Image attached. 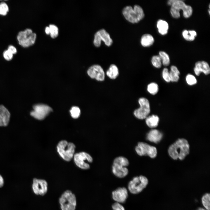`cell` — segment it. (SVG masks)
I'll list each match as a JSON object with an SVG mask.
<instances>
[{"label": "cell", "mask_w": 210, "mask_h": 210, "mask_svg": "<svg viewBox=\"0 0 210 210\" xmlns=\"http://www.w3.org/2000/svg\"><path fill=\"white\" fill-rule=\"evenodd\" d=\"M208 12L209 13V15H210V9H209L208 10Z\"/></svg>", "instance_id": "cell-43"}, {"label": "cell", "mask_w": 210, "mask_h": 210, "mask_svg": "<svg viewBox=\"0 0 210 210\" xmlns=\"http://www.w3.org/2000/svg\"><path fill=\"white\" fill-rule=\"evenodd\" d=\"M162 133L157 130H151L147 134V139L149 141L155 143L159 142L162 138Z\"/></svg>", "instance_id": "cell-18"}, {"label": "cell", "mask_w": 210, "mask_h": 210, "mask_svg": "<svg viewBox=\"0 0 210 210\" xmlns=\"http://www.w3.org/2000/svg\"><path fill=\"white\" fill-rule=\"evenodd\" d=\"M103 41L107 46H110L113 43V40L109 34L104 29L97 31L94 35L93 43L97 47H99Z\"/></svg>", "instance_id": "cell-11"}, {"label": "cell", "mask_w": 210, "mask_h": 210, "mask_svg": "<svg viewBox=\"0 0 210 210\" xmlns=\"http://www.w3.org/2000/svg\"><path fill=\"white\" fill-rule=\"evenodd\" d=\"M36 37V34L32 29H27L18 33L17 38L20 45L24 47H27L34 43Z\"/></svg>", "instance_id": "cell-7"}, {"label": "cell", "mask_w": 210, "mask_h": 210, "mask_svg": "<svg viewBox=\"0 0 210 210\" xmlns=\"http://www.w3.org/2000/svg\"><path fill=\"white\" fill-rule=\"evenodd\" d=\"M74 157V162L78 167L85 170L90 168L88 162H92V158L89 154L85 152H81L75 154Z\"/></svg>", "instance_id": "cell-10"}, {"label": "cell", "mask_w": 210, "mask_h": 210, "mask_svg": "<svg viewBox=\"0 0 210 210\" xmlns=\"http://www.w3.org/2000/svg\"><path fill=\"white\" fill-rule=\"evenodd\" d=\"M170 13L172 17L174 18H178L180 17V11L173 7L171 8Z\"/></svg>", "instance_id": "cell-36"}, {"label": "cell", "mask_w": 210, "mask_h": 210, "mask_svg": "<svg viewBox=\"0 0 210 210\" xmlns=\"http://www.w3.org/2000/svg\"><path fill=\"white\" fill-rule=\"evenodd\" d=\"M147 90L150 94L153 95H155L158 91V86L155 83H150L148 85Z\"/></svg>", "instance_id": "cell-24"}, {"label": "cell", "mask_w": 210, "mask_h": 210, "mask_svg": "<svg viewBox=\"0 0 210 210\" xmlns=\"http://www.w3.org/2000/svg\"><path fill=\"white\" fill-rule=\"evenodd\" d=\"M197 210H205L204 209L202 208H199Z\"/></svg>", "instance_id": "cell-42"}, {"label": "cell", "mask_w": 210, "mask_h": 210, "mask_svg": "<svg viewBox=\"0 0 210 210\" xmlns=\"http://www.w3.org/2000/svg\"><path fill=\"white\" fill-rule=\"evenodd\" d=\"M87 73L91 78L98 81H103L104 79V72L100 65L94 64L91 66L88 70Z\"/></svg>", "instance_id": "cell-15"}, {"label": "cell", "mask_w": 210, "mask_h": 210, "mask_svg": "<svg viewBox=\"0 0 210 210\" xmlns=\"http://www.w3.org/2000/svg\"><path fill=\"white\" fill-rule=\"evenodd\" d=\"M159 118L156 115H153L148 116L146 118V122L149 127L151 128L155 127L158 125Z\"/></svg>", "instance_id": "cell-21"}, {"label": "cell", "mask_w": 210, "mask_h": 210, "mask_svg": "<svg viewBox=\"0 0 210 210\" xmlns=\"http://www.w3.org/2000/svg\"><path fill=\"white\" fill-rule=\"evenodd\" d=\"M129 164L128 160L124 157H119L114 160L112 171L113 174L119 178L125 177L128 173V170L126 167Z\"/></svg>", "instance_id": "cell-4"}, {"label": "cell", "mask_w": 210, "mask_h": 210, "mask_svg": "<svg viewBox=\"0 0 210 210\" xmlns=\"http://www.w3.org/2000/svg\"><path fill=\"white\" fill-rule=\"evenodd\" d=\"M49 28L50 34V36L54 38L56 37L58 35L59 29L57 26L54 24H50Z\"/></svg>", "instance_id": "cell-26"}, {"label": "cell", "mask_w": 210, "mask_h": 210, "mask_svg": "<svg viewBox=\"0 0 210 210\" xmlns=\"http://www.w3.org/2000/svg\"><path fill=\"white\" fill-rule=\"evenodd\" d=\"M159 55L160 57L162 64L164 66H169L170 63V60L168 55L163 51H160Z\"/></svg>", "instance_id": "cell-23"}, {"label": "cell", "mask_w": 210, "mask_h": 210, "mask_svg": "<svg viewBox=\"0 0 210 210\" xmlns=\"http://www.w3.org/2000/svg\"><path fill=\"white\" fill-rule=\"evenodd\" d=\"M141 43L144 47L150 46L154 43V39L153 36L149 34L143 35L141 38Z\"/></svg>", "instance_id": "cell-20"}, {"label": "cell", "mask_w": 210, "mask_h": 210, "mask_svg": "<svg viewBox=\"0 0 210 210\" xmlns=\"http://www.w3.org/2000/svg\"><path fill=\"white\" fill-rule=\"evenodd\" d=\"M157 27L160 34L164 35L167 33L169 24L166 21L162 20H159L157 23Z\"/></svg>", "instance_id": "cell-19"}, {"label": "cell", "mask_w": 210, "mask_h": 210, "mask_svg": "<svg viewBox=\"0 0 210 210\" xmlns=\"http://www.w3.org/2000/svg\"><path fill=\"white\" fill-rule=\"evenodd\" d=\"M10 113L3 105H0V126L8 125L10 120Z\"/></svg>", "instance_id": "cell-17"}, {"label": "cell", "mask_w": 210, "mask_h": 210, "mask_svg": "<svg viewBox=\"0 0 210 210\" xmlns=\"http://www.w3.org/2000/svg\"><path fill=\"white\" fill-rule=\"evenodd\" d=\"M71 116L74 119L78 118L80 115V111L79 107L77 106H73L70 110Z\"/></svg>", "instance_id": "cell-30"}, {"label": "cell", "mask_w": 210, "mask_h": 210, "mask_svg": "<svg viewBox=\"0 0 210 210\" xmlns=\"http://www.w3.org/2000/svg\"><path fill=\"white\" fill-rule=\"evenodd\" d=\"M151 62L153 65L156 68H160L162 66L161 60L159 55L153 56L152 58Z\"/></svg>", "instance_id": "cell-25"}, {"label": "cell", "mask_w": 210, "mask_h": 210, "mask_svg": "<svg viewBox=\"0 0 210 210\" xmlns=\"http://www.w3.org/2000/svg\"><path fill=\"white\" fill-rule=\"evenodd\" d=\"M3 56L6 60L10 61L13 58V54L7 50L4 51L3 53Z\"/></svg>", "instance_id": "cell-37"}, {"label": "cell", "mask_w": 210, "mask_h": 210, "mask_svg": "<svg viewBox=\"0 0 210 210\" xmlns=\"http://www.w3.org/2000/svg\"><path fill=\"white\" fill-rule=\"evenodd\" d=\"M33 110L30 113L31 116L35 118L41 120L44 119L52 111L48 106L43 104H37L33 106Z\"/></svg>", "instance_id": "cell-9"}, {"label": "cell", "mask_w": 210, "mask_h": 210, "mask_svg": "<svg viewBox=\"0 0 210 210\" xmlns=\"http://www.w3.org/2000/svg\"><path fill=\"white\" fill-rule=\"evenodd\" d=\"M182 10L183 16L186 18H189L192 15L193 11L192 7L187 5Z\"/></svg>", "instance_id": "cell-29"}, {"label": "cell", "mask_w": 210, "mask_h": 210, "mask_svg": "<svg viewBox=\"0 0 210 210\" xmlns=\"http://www.w3.org/2000/svg\"><path fill=\"white\" fill-rule=\"evenodd\" d=\"M107 76L112 79H116L119 74V71L117 66L114 64L110 65L109 69L106 72Z\"/></svg>", "instance_id": "cell-22"}, {"label": "cell", "mask_w": 210, "mask_h": 210, "mask_svg": "<svg viewBox=\"0 0 210 210\" xmlns=\"http://www.w3.org/2000/svg\"><path fill=\"white\" fill-rule=\"evenodd\" d=\"M112 210H125L122 204L115 202L112 205Z\"/></svg>", "instance_id": "cell-35"}, {"label": "cell", "mask_w": 210, "mask_h": 210, "mask_svg": "<svg viewBox=\"0 0 210 210\" xmlns=\"http://www.w3.org/2000/svg\"><path fill=\"white\" fill-rule=\"evenodd\" d=\"M138 102L140 106L134 111V115L139 119H146L150 112L149 102L147 99L144 97L140 98Z\"/></svg>", "instance_id": "cell-8"}, {"label": "cell", "mask_w": 210, "mask_h": 210, "mask_svg": "<svg viewBox=\"0 0 210 210\" xmlns=\"http://www.w3.org/2000/svg\"><path fill=\"white\" fill-rule=\"evenodd\" d=\"M169 72L171 82H178L179 79V75L170 71Z\"/></svg>", "instance_id": "cell-34"}, {"label": "cell", "mask_w": 210, "mask_h": 210, "mask_svg": "<svg viewBox=\"0 0 210 210\" xmlns=\"http://www.w3.org/2000/svg\"><path fill=\"white\" fill-rule=\"evenodd\" d=\"M4 178L0 174V188L3 187L4 185Z\"/></svg>", "instance_id": "cell-40"}, {"label": "cell", "mask_w": 210, "mask_h": 210, "mask_svg": "<svg viewBox=\"0 0 210 210\" xmlns=\"http://www.w3.org/2000/svg\"><path fill=\"white\" fill-rule=\"evenodd\" d=\"M45 32L46 34H50V30L49 26H47L45 29Z\"/></svg>", "instance_id": "cell-41"}, {"label": "cell", "mask_w": 210, "mask_h": 210, "mask_svg": "<svg viewBox=\"0 0 210 210\" xmlns=\"http://www.w3.org/2000/svg\"><path fill=\"white\" fill-rule=\"evenodd\" d=\"M148 183V179L145 176L142 175L135 176L129 182L127 189L132 194H137L146 188Z\"/></svg>", "instance_id": "cell-6"}, {"label": "cell", "mask_w": 210, "mask_h": 210, "mask_svg": "<svg viewBox=\"0 0 210 210\" xmlns=\"http://www.w3.org/2000/svg\"><path fill=\"white\" fill-rule=\"evenodd\" d=\"M128 197V191L125 187H119L112 192V197L115 202L122 204L125 203Z\"/></svg>", "instance_id": "cell-14"}, {"label": "cell", "mask_w": 210, "mask_h": 210, "mask_svg": "<svg viewBox=\"0 0 210 210\" xmlns=\"http://www.w3.org/2000/svg\"><path fill=\"white\" fill-rule=\"evenodd\" d=\"M135 150L140 156L148 155L151 158H155L157 155L156 148L142 142H139L135 148Z\"/></svg>", "instance_id": "cell-12"}, {"label": "cell", "mask_w": 210, "mask_h": 210, "mask_svg": "<svg viewBox=\"0 0 210 210\" xmlns=\"http://www.w3.org/2000/svg\"><path fill=\"white\" fill-rule=\"evenodd\" d=\"M8 50L11 53L13 54H15L17 52V50L14 46L10 45L8 48Z\"/></svg>", "instance_id": "cell-38"}, {"label": "cell", "mask_w": 210, "mask_h": 210, "mask_svg": "<svg viewBox=\"0 0 210 210\" xmlns=\"http://www.w3.org/2000/svg\"><path fill=\"white\" fill-rule=\"evenodd\" d=\"M8 7L7 4L4 2L0 3V14L2 15H6L8 11Z\"/></svg>", "instance_id": "cell-32"}, {"label": "cell", "mask_w": 210, "mask_h": 210, "mask_svg": "<svg viewBox=\"0 0 210 210\" xmlns=\"http://www.w3.org/2000/svg\"><path fill=\"white\" fill-rule=\"evenodd\" d=\"M186 82L188 85H193L196 84L197 82V80L195 77L192 74H189L186 77Z\"/></svg>", "instance_id": "cell-27"}, {"label": "cell", "mask_w": 210, "mask_h": 210, "mask_svg": "<svg viewBox=\"0 0 210 210\" xmlns=\"http://www.w3.org/2000/svg\"><path fill=\"white\" fill-rule=\"evenodd\" d=\"M194 71L195 74L199 76L201 73L207 75L210 73V68L208 63L204 61H198L195 63Z\"/></svg>", "instance_id": "cell-16"}, {"label": "cell", "mask_w": 210, "mask_h": 210, "mask_svg": "<svg viewBox=\"0 0 210 210\" xmlns=\"http://www.w3.org/2000/svg\"><path fill=\"white\" fill-rule=\"evenodd\" d=\"M182 36L184 38L186 41H194L195 37L190 35L188 30H184L182 32Z\"/></svg>", "instance_id": "cell-33"}, {"label": "cell", "mask_w": 210, "mask_h": 210, "mask_svg": "<svg viewBox=\"0 0 210 210\" xmlns=\"http://www.w3.org/2000/svg\"><path fill=\"white\" fill-rule=\"evenodd\" d=\"M170 71L177 73L180 75V72L176 66L174 65L170 67Z\"/></svg>", "instance_id": "cell-39"}, {"label": "cell", "mask_w": 210, "mask_h": 210, "mask_svg": "<svg viewBox=\"0 0 210 210\" xmlns=\"http://www.w3.org/2000/svg\"><path fill=\"white\" fill-rule=\"evenodd\" d=\"M75 146L66 140L60 141L57 146V150L60 156L65 160H71L74 155Z\"/></svg>", "instance_id": "cell-5"}, {"label": "cell", "mask_w": 210, "mask_h": 210, "mask_svg": "<svg viewBox=\"0 0 210 210\" xmlns=\"http://www.w3.org/2000/svg\"><path fill=\"white\" fill-rule=\"evenodd\" d=\"M189 151V144L184 139H178L169 146L168 150L169 155L174 160H183Z\"/></svg>", "instance_id": "cell-1"}, {"label": "cell", "mask_w": 210, "mask_h": 210, "mask_svg": "<svg viewBox=\"0 0 210 210\" xmlns=\"http://www.w3.org/2000/svg\"><path fill=\"white\" fill-rule=\"evenodd\" d=\"M122 13L127 20L132 23L138 22L145 16L143 8L137 4L135 5L133 8L130 6H125L122 10Z\"/></svg>", "instance_id": "cell-2"}, {"label": "cell", "mask_w": 210, "mask_h": 210, "mask_svg": "<svg viewBox=\"0 0 210 210\" xmlns=\"http://www.w3.org/2000/svg\"><path fill=\"white\" fill-rule=\"evenodd\" d=\"M202 203L204 207L207 210H210V194L206 193L202 198Z\"/></svg>", "instance_id": "cell-28"}, {"label": "cell", "mask_w": 210, "mask_h": 210, "mask_svg": "<svg viewBox=\"0 0 210 210\" xmlns=\"http://www.w3.org/2000/svg\"><path fill=\"white\" fill-rule=\"evenodd\" d=\"M162 76L163 78L166 82L169 83L171 82L169 71L167 68H164L163 69Z\"/></svg>", "instance_id": "cell-31"}, {"label": "cell", "mask_w": 210, "mask_h": 210, "mask_svg": "<svg viewBox=\"0 0 210 210\" xmlns=\"http://www.w3.org/2000/svg\"><path fill=\"white\" fill-rule=\"evenodd\" d=\"M32 189L36 195L43 196L47 192L48 183L45 180L34 178L33 180Z\"/></svg>", "instance_id": "cell-13"}, {"label": "cell", "mask_w": 210, "mask_h": 210, "mask_svg": "<svg viewBox=\"0 0 210 210\" xmlns=\"http://www.w3.org/2000/svg\"><path fill=\"white\" fill-rule=\"evenodd\" d=\"M61 210H75L77 201L75 195L69 190L65 191L59 199Z\"/></svg>", "instance_id": "cell-3"}]
</instances>
